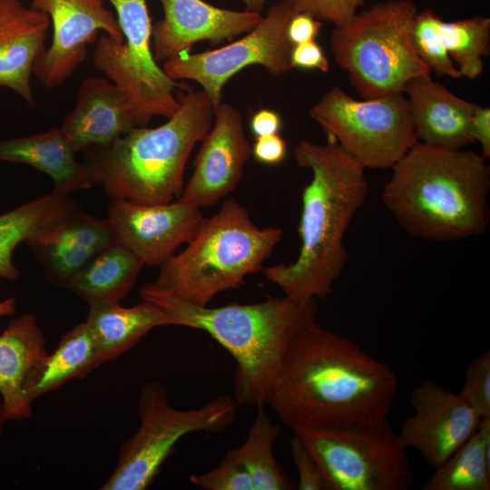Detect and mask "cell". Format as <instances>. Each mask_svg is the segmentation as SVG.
Listing matches in <instances>:
<instances>
[{
  "label": "cell",
  "instance_id": "cell-1",
  "mask_svg": "<svg viewBox=\"0 0 490 490\" xmlns=\"http://www.w3.org/2000/svg\"><path fill=\"white\" fill-rule=\"evenodd\" d=\"M398 385L386 363L314 319L288 345L266 405L293 432L365 425L387 419Z\"/></svg>",
  "mask_w": 490,
  "mask_h": 490
},
{
  "label": "cell",
  "instance_id": "cell-10",
  "mask_svg": "<svg viewBox=\"0 0 490 490\" xmlns=\"http://www.w3.org/2000/svg\"><path fill=\"white\" fill-rule=\"evenodd\" d=\"M309 114L366 169L391 168L417 142L404 93L357 100L333 86Z\"/></svg>",
  "mask_w": 490,
  "mask_h": 490
},
{
  "label": "cell",
  "instance_id": "cell-16",
  "mask_svg": "<svg viewBox=\"0 0 490 490\" xmlns=\"http://www.w3.org/2000/svg\"><path fill=\"white\" fill-rule=\"evenodd\" d=\"M213 118L214 124L196 156L192 175L179 198L201 209L218 203L237 187L252 155L237 108L221 102Z\"/></svg>",
  "mask_w": 490,
  "mask_h": 490
},
{
  "label": "cell",
  "instance_id": "cell-30",
  "mask_svg": "<svg viewBox=\"0 0 490 490\" xmlns=\"http://www.w3.org/2000/svg\"><path fill=\"white\" fill-rule=\"evenodd\" d=\"M438 34L462 77L475 80L490 54V18L476 15L456 21L439 20Z\"/></svg>",
  "mask_w": 490,
  "mask_h": 490
},
{
  "label": "cell",
  "instance_id": "cell-17",
  "mask_svg": "<svg viewBox=\"0 0 490 490\" xmlns=\"http://www.w3.org/2000/svg\"><path fill=\"white\" fill-rule=\"evenodd\" d=\"M163 17L152 25V49L156 62L164 63L190 50L196 43L231 41L255 27L260 13L235 11L202 0H159Z\"/></svg>",
  "mask_w": 490,
  "mask_h": 490
},
{
  "label": "cell",
  "instance_id": "cell-12",
  "mask_svg": "<svg viewBox=\"0 0 490 490\" xmlns=\"http://www.w3.org/2000/svg\"><path fill=\"white\" fill-rule=\"evenodd\" d=\"M294 14L286 1L277 2L240 39L201 53L183 51L162 63V68L174 81L197 82L215 110L221 103L226 83L245 67L261 65L273 76H281L293 69V44L288 38L287 28Z\"/></svg>",
  "mask_w": 490,
  "mask_h": 490
},
{
  "label": "cell",
  "instance_id": "cell-3",
  "mask_svg": "<svg viewBox=\"0 0 490 490\" xmlns=\"http://www.w3.org/2000/svg\"><path fill=\"white\" fill-rule=\"evenodd\" d=\"M391 169L382 201L407 233L453 241L486 232L490 168L480 153L416 142Z\"/></svg>",
  "mask_w": 490,
  "mask_h": 490
},
{
  "label": "cell",
  "instance_id": "cell-20",
  "mask_svg": "<svg viewBox=\"0 0 490 490\" xmlns=\"http://www.w3.org/2000/svg\"><path fill=\"white\" fill-rule=\"evenodd\" d=\"M49 16L25 7L19 0H0V88L35 105L31 76L36 60L46 48Z\"/></svg>",
  "mask_w": 490,
  "mask_h": 490
},
{
  "label": "cell",
  "instance_id": "cell-6",
  "mask_svg": "<svg viewBox=\"0 0 490 490\" xmlns=\"http://www.w3.org/2000/svg\"><path fill=\"white\" fill-rule=\"evenodd\" d=\"M279 228H259L234 199L205 220L179 254L161 265L154 289L191 304L206 306L219 293L238 289L262 269L280 241Z\"/></svg>",
  "mask_w": 490,
  "mask_h": 490
},
{
  "label": "cell",
  "instance_id": "cell-32",
  "mask_svg": "<svg viewBox=\"0 0 490 490\" xmlns=\"http://www.w3.org/2000/svg\"><path fill=\"white\" fill-rule=\"evenodd\" d=\"M460 396L481 418H490V350L478 354L469 364Z\"/></svg>",
  "mask_w": 490,
  "mask_h": 490
},
{
  "label": "cell",
  "instance_id": "cell-42",
  "mask_svg": "<svg viewBox=\"0 0 490 490\" xmlns=\"http://www.w3.org/2000/svg\"><path fill=\"white\" fill-rule=\"evenodd\" d=\"M246 6L247 11L261 13L267 0H241Z\"/></svg>",
  "mask_w": 490,
  "mask_h": 490
},
{
  "label": "cell",
  "instance_id": "cell-18",
  "mask_svg": "<svg viewBox=\"0 0 490 490\" xmlns=\"http://www.w3.org/2000/svg\"><path fill=\"white\" fill-rule=\"evenodd\" d=\"M137 126L138 117L127 95L107 78L89 76L59 128L78 153L90 146H107Z\"/></svg>",
  "mask_w": 490,
  "mask_h": 490
},
{
  "label": "cell",
  "instance_id": "cell-2",
  "mask_svg": "<svg viewBox=\"0 0 490 490\" xmlns=\"http://www.w3.org/2000/svg\"><path fill=\"white\" fill-rule=\"evenodd\" d=\"M293 154L298 166L312 172L301 195V246L295 261L269 267L264 274L286 297L309 303L326 298L345 269V234L366 202L368 182L366 168L332 137L326 144L302 141Z\"/></svg>",
  "mask_w": 490,
  "mask_h": 490
},
{
  "label": "cell",
  "instance_id": "cell-33",
  "mask_svg": "<svg viewBox=\"0 0 490 490\" xmlns=\"http://www.w3.org/2000/svg\"><path fill=\"white\" fill-rule=\"evenodd\" d=\"M190 481L206 490H253L247 469L230 452L218 466L203 474H193Z\"/></svg>",
  "mask_w": 490,
  "mask_h": 490
},
{
  "label": "cell",
  "instance_id": "cell-7",
  "mask_svg": "<svg viewBox=\"0 0 490 490\" xmlns=\"http://www.w3.org/2000/svg\"><path fill=\"white\" fill-rule=\"evenodd\" d=\"M417 12L413 0L377 2L332 31L333 57L363 99L404 93L410 80L431 74L412 44Z\"/></svg>",
  "mask_w": 490,
  "mask_h": 490
},
{
  "label": "cell",
  "instance_id": "cell-36",
  "mask_svg": "<svg viewBox=\"0 0 490 490\" xmlns=\"http://www.w3.org/2000/svg\"><path fill=\"white\" fill-rule=\"evenodd\" d=\"M290 61L293 68L315 69L323 73L329 69L328 61L315 40L293 45Z\"/></svg>",
  "mask_w": 490,
  "mask_h": 490
},
{
  "label": "cell",
  "instance_id": "cell-5",
  "mask_svg": "<svg viewBox=\"0 0 490 490\" xmlns=\"http://www.w3.org/2000/svg\"><path fill=\"white\" fill-rule=\"evenodd\" d=\"M181 107L154 128L137 126L107 146H93L84 163L93 186L112 199L161 204L183 191L187 161L213 123L214 108L203 91L181 95Z\"/></svg>",
  "mask_w": 490,
  "mask_h": 490
},
{
  "label": "cell",
  "instance_id": "cell-21",
  "mask_svg": "<svg viewBox=\"0 0 490 490\" xmlns=\"http://www.w3.org/2000/svg\"><path fill=\"white\" fill-rule=\"evenodd\" d=\"M404 93L417 142L455 150L474 143L469 127L477 104L456 96L430 75L410 80Z\"/></svg>",
  "mask_w": 490,
  "mask_h": 490
},
{
  "label": "cell",
  "instance_id": "cell-37",
  "mask_svg": "<svg viewBox=\"0 0 490 490\" xmlns=\"http://www.w3.org/2000/svg\"><path fill=\"white\" fill-rule=\"evenodd\" d=\"M287 152L284 139L277 134L256 137L252 145V155L260 163L276 165L280 163Z\"/></svg>",
  "mask_w": 490,
  "mask_h": 490
},
{
  "label": "cell",
  "instance_id": "cell-22",
  "mask_svg": "<svg viewBox=\"0 0 490 490\" xmlns=\"http://www.w3.org/2000/svg\"><path fill=\"white\" fill-rule=\"evenodd\" d=\"M47 354L44 333L32 313L12 318L0 334V397L8 421L21 422L33 416L24 384Z\"/></svg>",
  "mask_w": 490,
  "mask_h": 490
},
{
  "label": "cell",
  "instance_id": "cell-15",
  "mask_svg": "<svg viewBox=\"0 0 490 490\" xmlns=\"http://www.w3.org/2000/svg\"><path fill=\"white\" fill-rule=\"evenodd\" d=\"M410 404L415 413L404 421L398 437L434 468L465 444L481 421L459 393L428 379L413 389Z\"/></svg>",
  "mask_w": 490,
  "mask_h": 490
},
{
  "label": "cell",
  "instance_id": "cell-26",
  "mask_svg": "<svg viewBox=\"0 0 490 490\" xmlns=\"http://www.w3.org/2000/svg\"><path fill=\"white\" fill-rule=\"evenodd\" d=\"M144 263L132 251L113 243L100 251L64 286L89 306L120 303L134 287Z\"/></svg>",
  "mask_w": 490,
  "mask_h": 490
},
{
  "label": "cell",
  "instance_id": "cell-24",
  "mask_svg": "<svg viewBox=\"0 0 490 490\" xmlns=\"http://www.w3.org/2000/svg\"><path fill=\"white\" fill-rule=\"evenodd\" d=\"M89 307L85 323L95 346L97 368L130 350L154 328L172 325L168 313L149 300L131 308L120 303Z\"/></svg>",
  "mask_w": 490,
  "mask_h": 490
},
{
  "label": "cell",
  "instance_id": "cell-43",
  "mask_svg": "<svg viewBox=\"0 0 490 490\" xmlns=\"http://www.w3.org/2000/svg\"><path fill=\"white\" fill-rule=\"evenodd\" d=\"M7 422H8V420H7V418L5 416L4 407H3V404H2V401H1V397H0V439L2 438V436L4 435V431H5V425H6Z\"/></svg>",
  "mask_w": 490,
  "mask_h": 490
},
{
  "label": "cell",
  "instance_id": "cell-38",
  "mask_svg": "<svg viewBox=\"0 0 490 490\" xmlns=\"http://www.w3.org/2000/svg\"><path fill=\"white\" fill-rule=\"evenodd\" d=\"M322 27V22L304 13H295L289 22L287 35L289 42L299 44L315 40Z\"/></svg>",
  "mask_w": 490,
  "mask_h": 490
},
{
  "label": "cell",
  "instance_id": "cell-34",
  "mask_svg": "<svg viewBox=\"0 0 490 490\" xmlns=\"http://www.w3.org/2000/svg\"><path fill=\"white\" fill-rule=\"evenodd\" d=\"M295 13H304L336 26L348 23L363 5V0H284Z\"/></svg>",
  "mask_w": 490,
  "mask_h": 490
},
{
  "label": "cell",
  "instance_id": "cell-9",
  "mask_svg": "<svg viewBox=\"0 0 490 490\" xmlns=\"http://www.w3.org/2000/svg\"><path fill=\"white\" fill-rule=\"evenodd\" d=\"M314 456L325 490H408L414 475L388 420L294 431Z\"/></svg>",
  "mask_w": 490,
  "mask_h": 490
},
{
  "label": "cell",
  "instance_id": "cell-29",
  "mask_svg": "<svg viewBox=\"0 0 490 490\" xmlns=\"http://www.w3.org/2000/svg\"><path fill=\"white\" fill-rule=\"evenodd\" d=\"M247 438L239 447L229 452L238 459L250 475L253 490H291L296 485L276 461L273 446L279 434L265 411L259 405Z\"/></svg>",
  "mask_w": 490,
  "mask_h": 490
},
{
  "label": "cell",
  "instance_id": "cell-31",
  "mask_svg": "<svg viewBox=\"0 0 490 490\" xmlns=\"http://www.w3.org/2000/svg\"><path fill=\"white\" fill-rule=\"evenodd\" d=\"M441 17L430 8L417 12L412 28V44L422 62L439 77L458 79L456 67L438 34Z\"/></svg>",
  "mask_w": 490,
  "mask_h": 490
},
{
  "label": "cell",
  "instance_id": "cell-11",
  "mask_svg": "<svg viewBox=\"0 0 490 490\" xmlns=\"http://www.w3.org/2000/svg\"><path fill=\"white\" fill-rule=\"evenodd\" d=\"M106 1L115 10L124 40L101 35L93 51L94 65L130 99L139 126H145L154 115L172 117L181 107L173 93L181 85L154 59L147 0Z\"/></svg>",
  "mask_w": 490,
  "mask_h": 490
},
{
  "label": "cell",
  "instance_id": "cell-14",
  "mask_svg": "<svg viewBox=\"0 0 490 490\" xmlns=\"http://www.w3.org/2000/svg\"><path fill=\"white\" fill-rule=\"evenodd\" d=\"M107 215L115 243L149 266L167 261L195 237L206 220L201 208L181 199L161 204L113 199Z\"/></svg>",
  "mask_w": 490,
  "mask_h": 490
},
{
  "label": "cell",
  "instance_id": "cell-35",
  "mask_svg": "<svg viewBox=\"0 0 490 490\" xmlns=\"http://www.w3.org/2000/svg\"><path fill=\"white\" fill-rule=\"evenodd\" d=\"M292 461L299 473V490H325V484L319 467L302 439L293 433L289 438Z\"/></svg>",
  "mask_w": 490,
  "mask_h": 490
},
{
  "label": "cell",
  "instance_id": "cell-28",
  "mask_svg": "<svg viewBox=\"0 0 490 490\" xmlns=\"http://www.w3.org/2000/svg\"><path fill=\"white\" fill-rule=\"evenodd\" d=\"M423 490L490 489V418L447 460L436 468Z\"/></svg>",
  "mask_w": 490,
  "mask_h": 490
},
{
  "label": "cell",
  "instance_id": "cell-25",
  "mask_svg": "<svg viewBox=\"0 0 490 490\" xmlns=\"http://www.w3.org/2000/svg\"><path fill=\"white\" fill-rule=\"evenodd\" d=\"M78 208L71 193L53 190L1 214L0 278L17 279L20 271L13 263L15 249L23 242L28 246Z\"/></svg>",
  "mask_w": 490,
  "mask_h": 490
},
{
  "label": "cell",
  "instance_id": "cell-41",
  "mask_svg": "<svg viewBox=\"0 0 490 490\" xmlns=\"http://www.w3.org/2000/svg\"><path fill=\"white\" fill-rule=\"evenodd\" d=\"M17 299L15 297L0 301V318L13 315L16 312Z\"/></svg>",
  "mask_w": 490,
  "mask_h": 490
},
{
  "label": "cell",
  "instance_id": "cell-23",
  "mask_svg": "<svg viewBox=\"0 0 490 490\" xmlns=\"http://www.w3.org/2000/svg\"><path fill=\"white\" fill-rule=\"evenodd\" d=\"M76 154L56 127L0 141V161L27 164L47 174L54 182L53 190L64 193L93 186L85 164L77 161Z\"/></svg>",
  "mask_w": 490,
  "mask_h": 490
},
{
  "label": "cell",
  "instance_id": "cell-39",
  "mask_svg": "<svg viewBox=\"0 0 490 490\" xmlns=\"http://www.w3.org/2000/svg\"><path fill=\"white\" fill-rule=\"evenodd\" d=\"M470 135L474 142L481 146L480 154L485 158L490 157V109L476 105L470 120Z\"/></svg>",
  "mask_w": 490,
  "mask_h": 490
},
{
  "label": "cell",
  "instance_id": "cell-13",
  "mask_svg": "<svg viewBox=\"0 0 490 490\" xmlns=\"http://www.w3.org/2000/svg\"><path fill=\"white\" fill-rule=\"evenodd\" d=\"M106 0H32L31 7L46 14L53 26L52 42L36 60L33 74L45 88L64 84L87 56V46L100 31L116 41L123 34Z\"/></svg>",
  "mask_w": 490,
  "mask_h": 490
},
{
  "label": "cell",
  "instance_id": "cell-40",
  "mask_svg": "<svg viewBox=\"0 0 490 490\" xmlns=\"http://www.w3.org/2000/svg\"><path fill=\"white\" fill-rule=\"evenodd\" d=\"M250 126L256 137L277 134L281 126V119L275 111L261 109L253 114Z\"/></svg>",
  "mask_w": 490,
  "mask_h": 490
},
{
  "label": "cell",
  "instance_id": "cell-4",
  "mask_svg": "<svg viewBox=\"0 0 490 490\" xmlns=\"http://www.w3.org/2000/svg\"><path fill=\"white\" fill-rule=\"evenodd\" d=\"M170 316L172 325L201 329L233 357L238 405L266 406L269 382L296 333L315 319L317 301L299 303L284 296L255 304L211 308L191 304L149 284L140 289Z\"/></svg>",
  "mask_w": 490,
  "mask_h": 490
},
{
  "label": "cell",
  "instance_id": "cell-19",
  "mask_svg": "<svg viewBox=\"0 0 490 490\" xmlns=\"http://www.w3.org/2000/svg\"><path fill=\"white\" fill-rule=\"evenodd\" d=\"M115 243L107 219L100 220L78 208L28 245L47 279L64 284L93 257Z\"/></svg>",
  "mask_w": 490,
  "mask_h": 490
},
{
  "label": "cell",
  "instance_id": "cell-27",
  "mask_svg": "<svg viewBox=\"0 0 490 490\" xmlns=\"http://www.w3.org/2000/svg\"><path fill=\"white\" fill-rule=\"evenodd\" d=\"M96 368L95 346L84 321L63 335L54 351L34 366L25 378L24 394L33 404L72 379L84 378Z\"/></svg>",
  "mask_w": 490,
  "mask_h": 490
},
{
  "label": "cell",
  "instance_id": "cell-8",
  "mask_svg": "<svg viewBox=\"0 0 490 490\" xmlns=\"http://www.w3.org/2000/svg\"><path fill=\"white\" fill-rule=\"evenodd\" d=\"M238 406L235 398L220 396L197 408L178 409L170 404L163 384H144L138 401L139 428L120 448L117 464L100 489H146L181 437L196 431L227 428L235 419Z\"/></svg>",
  "mask_w": 490,
  "mask_h": 490
}]
</instances>
